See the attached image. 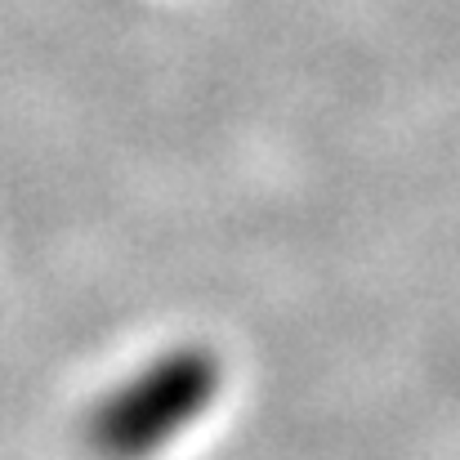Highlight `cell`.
Masks as SVG:
<instances>
[{
  "mask_svg": "<svg viewBox=\"0 0 460 460\" xmlns=\"http://www.w3.org/2000/svg\"><path fill=\"white\" fill-rule=\"evenodd\" d=\"M219 389L224 367L210 349H165L90 407L85 447L99 460H153L215 407Z\"/></svg>",
  "mask_w": 460,
  "mask_h": 460,
  "instance_id": "obj_1",
  "label": "cell"
}]
</instances>
